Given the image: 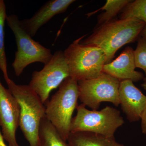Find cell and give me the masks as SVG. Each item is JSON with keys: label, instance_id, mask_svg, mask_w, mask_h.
<instances>
[{"label": "cell", "instance_id": "cell-1", "mask_svg": "<svg viewBox=\"0 0 146 146\" xmlns=\"http://www.w3.org/2000/svg\"><path fill=\"white\" fill-rule=\"evenodd\" d=\"M145 27L144 22L136 18L111 21L99 26L90 36L80 43L101 48L106 55L107 64L112 60L120 48L135 41Z\"/></svg>", "mask_w": 146, "mask_h": 146}, {"label": "cell", "instance_id": "cell-2", "mask_svg": "<svg viewBox=\"0 0 146 146\" xmlns=\"http://www.w3.org/2000/svg\"><path fill=\"white\" fill-rule=\"evenodd\" d=\"M8 89L20 107L19 126L30 146H40L39 131L46 108L39 96L29 85L17 84L9 79Z\"/></svg>", "mask_w": 146, "mask_h": 146}, {"label": "cell", "instance_id": "cell-3", "mask_svg": "<svg viewBox=\"0 0 146 146\" xmlns=\"http://www.w3.org/2000/svg\"><path fill=\"white\" fill-rule=\"evenodd\" d=\"M78 99V81L69 77L61 83L45 107L47 119L66 141L71 132L72 117Z\"/></svg>", "mask_w": 146, "mask_h": 146}, {"label": "cell", "instance_id": "cell-4", "mask_svg": "<svg viewBox=\"0 0 146 146\" xmlns=\"http://www.w3.org/2000/svg\"><path fill=\"white\" fill-rule=\"evenodd\" d=\"M84 36L75 40L63 51L70 77L78 82L99 76L106 62V55L101 48L80 43Z\"/></svg>", "mask_w": 146, "mask_h": 146}, {"label": "cell", "instance_id": "cell-5", "mask_svg": "<svg viewBox=\"0 0 146 146\" xmlns=\"http://www.w3.org/2000/svg\"><path fill=\"white\" fill-rule=\"evenodd\" d=\"M7 26L15 36L17 50L12 64L15 74L20 76L25 68L35 62L47 64L52 57L51 50L33 39L21 25V20L15 14L7 16Z\"/></svg>", "mask_w": 146, "mask_h": 146}, {"label": "cell", "instance_id": "cell-6", "mask_svg": "<svg viewBox=\"0 0 146 146\" xmlns=\"http://www.w3.org/2000/svg\"><path fill=\"white\" fill-rule=\"evenodd\" d=\"M76 109V115L71 121V132L87 131L112 138L118 128L124 123L120 111L110 106L98 111L89 110L81 104Z\"/></svg>", "mask_w": 146, "mask_h": 146}, {"label": "cell", "instance_id": "cell-7", "mask_svg": "<svg viewBox=\"0 0 146 146\" xmlns=\"http://www.w3.org/2000/svg\"><path fill=\"white\" fill-rule=\"evenodd\" d=\"M120 81L103 72L96 78L78 82L79 99L85 106L97 110L104 102L120 104L119 89Z\"/></svg>", "mask_w": 146, "mask_h": 146}, {"label": "cell", "instance_id": "cell-8", "mask_svg": "<svg viewBox=\"0 0 146 146\" xmlns=\"http://www.w3.org/2000/svg\"><path fill=\"white\" fill-rule=\"evenodd\" d=\"M69 77V67L64 52L57 50L53 54L50 60L42 70L33 72L29 85L44 104L48 100L50 92L59 87Z\"/></svg>", "mask_w": 146, "mask_h": 146}, {"label": "cell", "instance_id": "cell-9", "mask_svg": "<svg viewBox=\"0 0 146 146\" xmlns=\"http://www.w3.org/2000/svg\"><path fill=\"white\" fill-rule=\"evenodd\" d=\"M20 115V106L17 100L0 81V127L9 146H19L16 132L19 126Z\"/></svg>", "mask_w": 146, "mask_h": 146}, {"label": "cell", "instance_id": "cell-10", "mask_svg": "<svg viewBox=\"0 0 146 146\" xmlns=\"http://www.w3.org/2000/svg\"><path fill=\"white\" fill-rule=\"evenodd\" d=\"M120 104L130 122L141 119L146 105V96L130 80L120 81L119 89Z\"/></svg>", "mask_w": 146, "mask_h": 146}, {"label": "cell", "instance_id": "cell-11", "mask_svg": "<svg viewBox=\"0 0 146 146\" xmlns=\"http://www.w3.org/2000/svg\"><path fill=\"white\" fill-rule=\"evenodd\" d=\"M74 0H50L40 7L31 18L21 20L22 26L33 37L41 27L58 14L65 12Z\"/></svg>", "mask_w": 146, "mask_h": 146}, {"label": "cell", "instance_id": "cell-12", "mask_svg": "<svg viewBox=\"0 0 146 146\" xmlns=\"http://www.w3.org/2000/svg\"><path fill=\"white\" fill-rule=\"evenodd\" d=\"M136 68L134 50L127 47L115 60L105 64L103 72L120 81L130 80L136 82L144 77L143 73L135 70Z\"/></svg>", "mask_w": 146, "mask_h": 146}, {"label": "cell", "instance_id": "cell-13", "mask_svg": "<svg viewBox=\"0 0 146 146\" xmlns=\"http://www.w3.org/2000/svg\"><path fill=\"white\" fill-rule=\"evenodd\" d=\"M70 146H115V137L108 138L92 132H70L68 141Z\"/></svg>", "mask_w": 146, "mask_h": 146}, {"label": "cell", "instance_id": "cell-14", "mask_svg": "<svg viewBox=\"0 0 146 146\" xmlns=\"http://www.w3.org/2000/svg\"><path fill=\"white\" fill-rule=\"evenodd\" d=\"M39 137L40 146H70L46 117L41 122Z\"/></svg>", "mask_w": 146, "mask_h": 146}, {"label": "cell", "instance_id": "cell-15", "mask_svg": "<svg viewBox=\"0 0 146 146\" xmlns=\"http://www.w3.org/2000/svg\"><path fill=\"white\" fill-rule=\"evenodd\" d=\"M7 15L3 0H0V70L2 72L5 81L9 79L7 72V60L5 46L4 27Z\"/></svg>", "mask_w": 146, "mask_h": 146}, {"label": "cell", "instance_id": "cell-16", "mask_svg": "<svg viewBox=\"0 0 146 146\" xmlns=\"http://www.w3.org/2000/svg\"><path fill=\"white\" fill-rule=\"evenodd\" d=\"M120 19L136 18L145 23L146 29V0L131 1L121 10Z\"/></svg>", "mask_w": 146, "mask_h": 146}, {"label": "cell", "instance_id": "cell-17", "mask_svg": "<svg viewBox=\"0 0 146 146\" xmlns=\"http://www.w3.org/2000/svg\"><path fill=\"white\" fill-rule=\"evenodd\" d=\"M131 1L129 0H108L104 6L100 10H104L98 18L99 26L106 23L111 21L119 12Z\"/></svg>", "mask_w": 146, "mask_h": 146}, {"label": "cell", "instance_id": "cell-18", "mask_svg": "<svg viewBox=\"0 0 146 146\" xmlns=\"http://www.w3.org/2000/svg\"><path fill=\"white\" fill-rule=\"evenodd\" d=\"M134 55L136 68L142 69L146 77V38L144 36L138 39Z\"/></svg>", "mask_w": 146, "mask_h": 146}, {"label": "cell", "instance_id": "cell-19", "mask_svg": "<svg viewBox=\"0 0 146 146\" xmlns=\"http://www.w3.org/2000/svg\"><path fill=\"white\" fill-rule=\"evenodd\" d=\"M141 119L142 132L146 135V105L142 114Z\"/></svg>", "mask_w": 146, "mask_h": 146}, {"label": "cell", "instance_id": "cell-20", "mask_svg": "<svg viewBox=\"0 0 146 146\" xmlns=\"http://www.w3.org/2000/svg\"><path fill=\"white\" fill-rule=\"evenodd\" d=\"M4 140L1 131L0 130V146H7L5 144Z\"/></svg>", "mask_w": 146, "mask_h": 146}, {"label": "cell", "instance_id": "cell-21", "mask_svg": "<svg viewBox=\"0 0 146 146\" xmlns=\"http://www.w3.org/2000/svg\"><path fill=\"white\" fill-rule=\"evenodd\" d=\"M141 86H142V87H143L145 90H146V77L144 78L143 79V82Z\"/></svg>", "mask_w": 146, "mask_h": 146}, {"label": "cell", "instance_id": "cell-22", "mask_svg": "<svg viewBox=\"0 0 146 146\" xmlns=\"http://www.w3.org/2000/svg\"><path fill=\"white\" fill-rule=\"evenodd\" d=\"M141 34L143 35V36L145 37V38H146V29H144L143 31H142V33Z\"/></svg>", "mask_w": 146, "mask_h": 146}, {"label": "cell", "instance_id": "cell-23", "mask_svg": "<svg viewBox=\"0 0 146 146\" xmlns=\"http://www.w3.org/2000/svg\"><path fill=\"white\" fill-rule=\"evenodd\" d=\"M115 146H125L124 145L122 144H119V143H117V142H115Z\"/></svg>", "mask_w": 146, "mask_h": 146}]
</instances>
